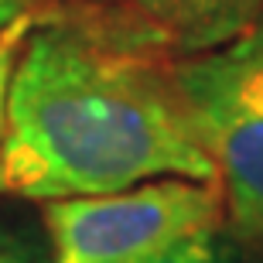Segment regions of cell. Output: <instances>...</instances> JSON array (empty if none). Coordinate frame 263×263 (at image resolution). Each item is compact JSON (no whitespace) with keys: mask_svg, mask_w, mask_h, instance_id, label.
Segmentation results:
<instances>
[{"mask_svg":"<svg viewBox=\"0 0 263 263\" xmlns=\"http://www.w3.org/2000/svg\"><path fill=\"white\" fill-rule=\"evenodd\" d=\"M28 7H31V0H0V31H7L10 24L24 21Z\"/></svg>","mask_w":263,"mask_h":263,"instance_id":"8","label":"cell"},{"mask_svg":"<svg viewBox=\"0 0 263 263\" xmlns=\"http://www.w3.org/2000/svg\"><path fill=\"white\" fill-rule=\"evenodd\" d=\"M31 31V21H17L7 31H0V140H4V120H7V92H10V76L17 65V55L24 48V38Z\"/></svg>","mask_w":263,"mask_h":263,"instance_id":"7","label":"cell"},{"mask_svg":"<svg viewBox=\"0 0 263 263\" xmlns=\"http://www.w3.org/2000/svg\"><path fill=\"white\" fill-rule=\"evenodd\" d=\"M151 263H253L246 253V243L222 222L209 226L202 233H192L188 239L175 243L167 253L154 256Z\"/></svg>","mask_w":263,"mask_h":263,"instance_id":"5","label":"cell"},{"mask_svg":"<svg viewBox=\"0 0 263 263\" xmlns=\"http://www.w3.org/2000/svg\"><path fill=\"white\" fill-rule=\"evenodd\" d=\"M51 263H151L175 243L222 222L219 185L161 178L113 195L41 205Z\"/></svg>","mask_w":263,"mask_h":263,"instance_id":"3","label":"cell"},{"mask_svg":"<svg viewBox=\"0 0 263 263\" xmlns=\"http://www.w3.org/2000/svg\"><path fill=\"white\" fill-rule=\"evenodd\" d=\"M0 263H51L45 229L31 226L24 215L0 212Z\"/></svg>","mask_w":263,"mask_h":263,"instance_id":"6","label":"cell"},{"mask_svg":"<svg viewBox=\"0 0 263 263\" xmlns=\"http://www.w3.org/2000/svg\"><path fill=\"white\" fill-rule=\"evenodd\" d=\"M171 72L215 164L229 229L243 243H263V21L222 48L178 59Z\"/></svg>","mask_w":263,"mask_h":263,"instance_id":"2","label":"cell"},{"mask_svg":"<svg viewBox=\"0 0 263 263\" xmlns=\"http://www.w3.org/2000/svg\"><path fill=\"white\" fill-rule=\"evenodd\" d=\"M171 68L92 21L31 24L7 92L0 195L45 205L161 178L215 185Z\"/></svg>","mask_w":263,"mask_h":263,"instance_id":"1","label":"cell"},{"mask_svg":"<svg viewBox=\"0 0 263 263\" xmlns=\"http://www.w3.org/2000/svg\"><path fill=\"white\" fill-rule=\"evenodd\" d=\"M92 24L157 55H205L263 21V0H86Z\"/></svg>","mask_w":263,"mask_h":263,"instance_id":"4","label":"cell"}]
</instances>
